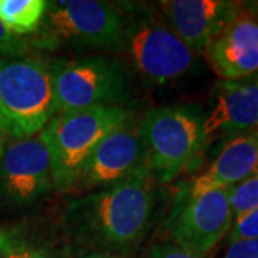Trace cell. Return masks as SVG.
I'll return each mask as SVG.
<instances>
[{"mask_svg": "<svg viewBox=\"0 0 258 258\" xmlns=\"http://www.w3.org/2000/svg\"><path fill=\"white\" fill-rule=\"evenodd\" d=\"M155 210L154 179L141 175L72 198L62 224L71 247L126 257L145 237Z\"/></svg>", "mask_w": 258, "mask_h": 258, "instance_id": "obj_1", "label": "cell"}, {"mask_svg": "<svg viewBox=\"0 0 258 258\" xmlns=\"http://www.w3.org/2000/svg\"><path fill=\"white\" fill-rule=\"evenodd\" d=\"M120 8L123 28L116 52L144 79L155 85L174 82L192 71L197 55L169 28L165 19L144 6Z\"/></svg>", "mask_w": 258, "mask_h": 258, "instance_id": "obj_2", "label": "cell"}, {"mask_svg": "<svg viewBox=\"0 0 258 258\" xmlns=\"http://www.w3.org/2000/svg\"><path fill=\"white\" fill-rule=\"evenodd\" d=\"M0 113L13 139L32 138L55 116L50 62L36 56L0 59Z\"/></svg>", "mask_w": 258, "mask_h": 258, "instance_id": "obj_3", "label": "cell"}, {"mask_svg": "<svg viewBox=\"0 0 258 258\" xmlns=\"http://www.w3.org/2000/svg\"><path fill=\"white\" fill-rule=\"evenodd\" d=\"M131 119L132 113L125 106L56 113L40 132L50 157L56 191L71 192L83 162L95 147Z\"/></svg>", "mask_w": 258, "mask_h": 258, "instance_id": "obj_4", "label": "cell"}, {"mask_svg": "<svg viewBox=\"0 0 258 258\" xmlns=\"http://www.w3.org/2000/svg\"><path fill=\"white\" fill-rule=\"evenodd\" d=\"M123 15L119 6L99 0L47 2L46 13L29 43L39 50L102 49L119 45Z\"/></svg>", "mask_w": 258, "mask_h": 258, "instance_id": "obj_5", "label": "cell"}, {"mask_svg": "<svg viewBox=\"0 0 258 258\" xmlns=\"http://www.w3.org/2000/svg\"><path fill=\"white\" fill-rule=\"evenodd\" d=\"M204 119L203 108L192 103L158 106L142 116L138 129L154 181H172L200 154L205 145Z\"/></svg>", "mask_w": 258, "mask_h": 258, "instance_id": "obj_6", "label": "cell"}, {"mask_svg": "<svg viewBox=\"0 0 258 258\" xmlns=\"http://www.w3.org/2000/svg\"><path fill=\"white\" fill-rule=\"evenodd\" d=\"M55 115L99 106H123L131 93V75L119 57L92 55L50 63Z\"/></svg>", "mask_w": 258, "mask_h": 258, "instance_id": "obj_7", "label": "cell"}, {"mask_svg": "<svg viewBox=\"0 0 258 258\" xmlns=\"http://www.w3.org/2000/svg\"><path fill=\"white\" fill-rule=\"evenodd\" d=\"M234 215L227 189H214L200 195L185 192L176 200L166 220L171 242L207 258L220 241L228 235Z\"/></svg>", "mask_w": 258, "mask_h": 258, "instance_id": "obj_8", "label": "cell"}, {"mask_svg": "<svg viewBox=\"0 0 258 258\" xmlns=\"http://www.w3.org/2000/svg\"><path fill=\"white\" fill-rule=\"evenodd\" d=\"M141 175H151L147 148L138 123L131 119L95 147L83 162L71 192H93Z\"/></svg>", "mask_w": 258, "mask_h": 258, "instance_id": "obj_9", "label": "cell"}, {"mask_svg": "<svg viewBox=\"0 0 258 258\" xmlns=\"http://www.w3.org/2000/svg\"><path fill=\"white\" fill-rule=\"evenodd\" d=\"M53 189L50 157L40 134L8 142L0 157V201L28 208Z\"/></svg>", "mask_w": 258, "mask_h": 258, "instance_id": "obj_10", "label": "cell"}, {"mask_svg": "<svg viewBox=\"0 0 258 258\" xmlns=\"http://www.w3.org/2000/svg\"><path fill=\"white\" fill-rule=\"evenodd\" d=\"M162 18L194 53H201L241 10L231 0H165L159 2Z\"/></svg>", "mask_w": 258, "mask_h": 258, "instance_id": "obj_11", "label": "cell"}, {"mask_svg": "<svg viewBox=\"0 0 258 258\" xmlns=\"http://www.w3.org/2000/svg\"><path fill=\"white\" fill-rule=\"evenodd\" d=\"M258 129V74L237 81H218L214 103L205 112V144Z\"/></svg>", "mask_w": 258, "mask_h": 258, "instance_id": "obj_12", "label": "cell"}, {"mask_svg": "<svg viewBox=\"0 0 258 258\" xmlns=\"http://www.w3.org/2000/svg\"><path fill=\"white\" fill-rule=\"evenodd\" d=\"M220 81L258 74V19L242 8L204 52Z\"/></svg>", "mask_w": 258, "mask_h": 258, "instance_id": "obj_13", "label": "cell"}, {"mask_svg": "<svg viewBox=\"0 0 258 258\" xmlns=\"http://www.w3.org/2000/svg\"><path fill=\"white\" fill-rule=\"evenodd\" d=\"M258 171V129L225 141L210 166L197 175L185 192L189 195L228 189Z\"/></svg>", "mask_w": 258, "mask_h": 258, "instance_id": "obj_14", "label": "cell"}, {"mask_svg": "<svg viewBox=\"0 0 258 258\" xmlns=\"http://www.w3.org/2000/svg\"><path fill=\"white\" fill-rule=\"evenodd\" d=\"M0 251L5 258H74L69 241L26 225L0 227Z\"/></svg>", "mask_w": 258, "mask_h": 258, "instance_id": "obj_15", "label": "cell"}, {"mask_svg": "<svg viewBox=\"0 0 258 258\" xmlns=\"http://www.w3.org/2000/svg\"><path fill=\"white\" fill-rule=\"evenodd\" d=\"M46 8V0H0V20L16 36L35 35Z\"/></svg>", "mask_w": 258, "mask_h": 258, "instance_id": "obj_16", "label": "cell"}, {"mask_svg": "<svg viewBox=\"0 0 258 258\" xmlns=\"http://www.w3.org/2000/svg\"><path fill=\"white\" fill-rule=\"evenodd\" d=\"M234 218L258 208V171L227 189Z\"/></svg>", "mask_w": 258, "mask_h": 258, "instance_id": "obj_17", "label": "cell"}, {"mask_svg": "<svg viewBox=\"0 0 258 258\" xmlns=\"http://www.w3.org/2000/svg\"><path fill=\"white\" fill-rule=\"evenodd\" d=\"M258 238V208L245 212L240 217L234 218L228 232V240H257Z\"/></svg>", "mask_w": 258, "mask_h": 258, "instance_id": "obj_18", "label": "cell"}, {"mask_svg": "<svg viewBox=\"0 0 258 258\" xmlns=\"http://www.w3.org/2000/svg\"><path fill=\"white\" fill-rule=\"evenodd\" d=\"M32 49L29 39L16 36L0 20V53L8 56H26Z\"/></svg>", "mask_w": 258, "mask_h": 258, "instance_id": "obj_19", "label": "cell"}, {"mask_svg": "<svg viewBox=\"0 0 258 258\" xmlns=\"http://www.w3.org/2000/svg\"><path fill=\"white\" fill-rule=\"evenodd\" d=\"M147 258H203L195 255L186 249L178 247L176 244L168 241V242H158L152 245Z\"/></svg>", "mask_w": 258, "mask_h": 258, "instance_id": "obj_20", "label": "cell"}, {"mask_svg": "<svg viewBox=\"0 0 258 258\" xmlns=\"http://www.w3.org/2000/svg\"><path fill=\"white\" fill-rule=\"evenodd\" d=\"M221 258H258V238L232 241Z\"/></svg>", "mask_w": 258, "mask_h": 258, "instance_id": "obj_21", "label": "cell"}, {"mask_svg": "<svg viewBox=\"0 0 258 258\" xmlns=\"http://www.w3.org/2000/svg\"><path fill=\"white\" fill-rule=\"evenodd\" d=\"M75 258H126L120 255H113V254H106V252H98V251H88V252H79Z\"/></svg>", "mask_w": 258, "mask_h": 258, "instance_id": "obj_22", "label": "cell"}, {"mask_svg": "<svg viewBox=\"0 0 258 258\" xmlns=\"http://www.w3.org/2000/svg\"><path fill=\"white\" fill-rule=\"evenodd\" d=\"M242 8L251 13L254 18L258 19V0H248V2H241Z\"/></svg>", "mask_w": 258, "mask_h": 258, "instance_id": "obj_23", "label": "cell"}, {"mask_svg": "<svg viewBox=\"0 0 258 258\" xmlns=\"http://www.w3.org/2000/svg\"><path fill=\"white\" fill-rule=\"evenodd\" d=\"M6 145H8V137H6L5 134H2V132H0V157H2V154H3V151H5Z\"/></svg>", "mask_w": 258, "mask_h": 258, "instance_id": "obj_24", "label": "cell"}, {"mask_svg": "<svg viewBox=\"0 0 258 258\" xmlns=\"http://www.w3.org/2000/svg\"><path fill=\"white\" fill-rule=\"evenodd\" d=\"M0 132L5 134V135L8 137V134H6V123H5V119H3L2 113H0Z\"/></svg>", "mask_w": 258, "mask_h": 258, "instance_id": "obj_25", "label": "cell"}, {"mask_svg": "<svg viewBox=\"0 0 258 258\" xmlns=\"http://www.w3.org/2000/svg\"><path fill=\"white\" fill-rule=\"evenodd\" d=\"M0 258H5L3 257V254H2V251H0Z\"/></svg>", "mask_w": 258, "mask_h": 258, "instance_id": "obj_26", "label": "cell"}]
</instances>
